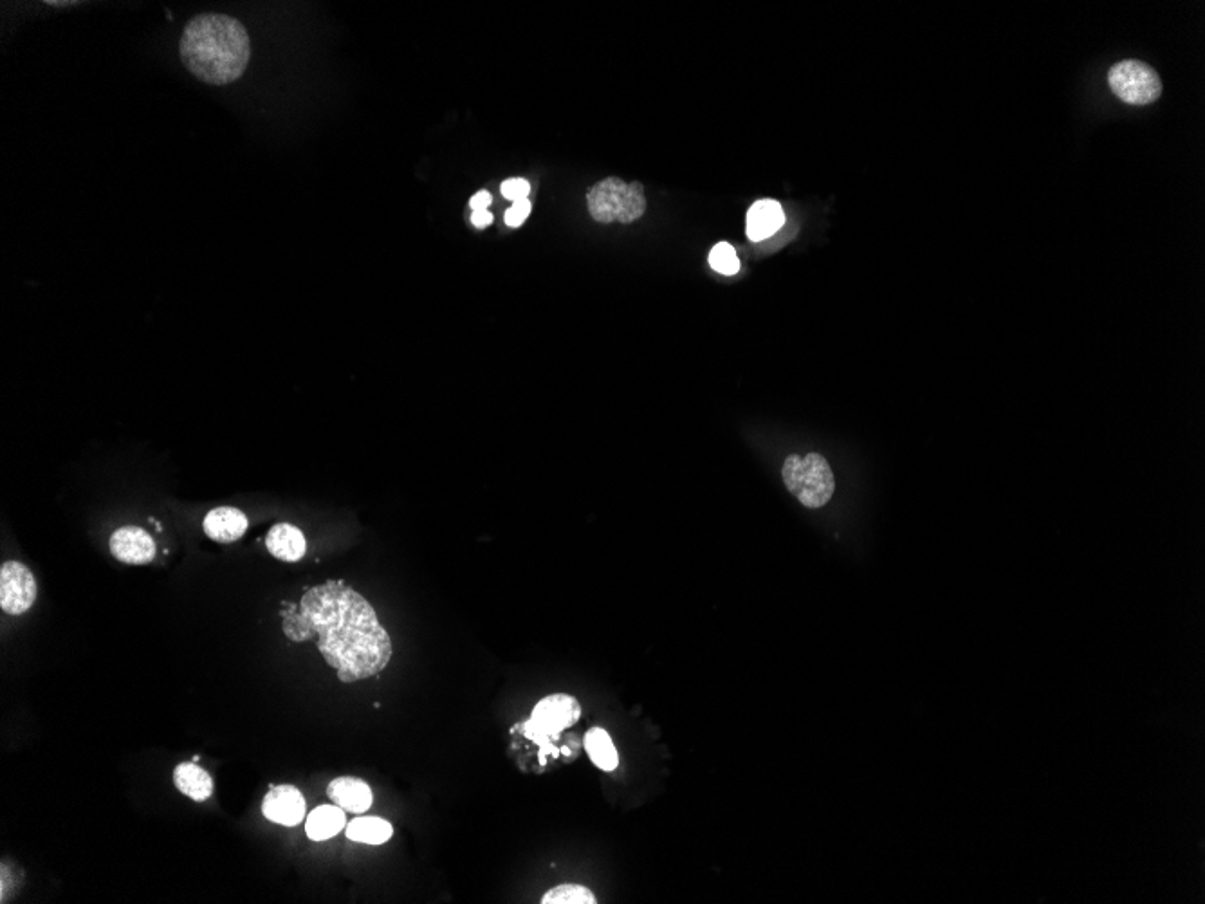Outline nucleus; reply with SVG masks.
<instances>
[{"mask_svg": "<svg viewBox=\"0 0 1205 904\" xmlns=\"http://www.w3.org/2000/svg\"><path fill=\"white\" fill-rule=\"evenodd\" d=\"M262 814L266 816L267 820L278 823V825L295 827L304 820V794L300 789H296L295 785H275L264 796Z\"/></svg>", "mask_w": 1205, "mask_h": 904, "instance_id": "0eeeda50", "label": "nucleus"}, {"mask_svg": "<svg viewBox=\"0 0 1205 904\" xmlns=\"http://www.w3.org/2000/svg\"><path fill=\"white\" fill-rule=\"evenodd\" d=\"M626 183L619 177H608L592 186L587 194V204L592 219L610 224L619 219L625 201Z\"/></svg>", "mask_w": 1205, "mask_h": 904, "instance_id": "1a4fd4ad", "label": "nucleus"}, {"mask_svg": "<svg viewBox=\"0 0 1205 904\" xmlns=\"http://www.w3.org/2000/svg\"><path fill=\"white\" fill-rule=\"evenodd\" d=\"M782 477L785 488L789 489L805 508H823L834 497V473L827 459L819 453L789 455L783 462Z\"/></svg>", "mask_w": 1205, "mask_h": 904, "instance_id": "7ed1b4c3", "label": "nucleus"}, {"mask_svg": "<svg viewBox=\"0 0 1205 904\" xmlns=\"http://www.w3.org/2000/svg\"><path fill=\"white\" fill-rule=\"evenodd\" d=\"M280 618L289 641L307 643L318 637V650L341 683L381 674L394 654L376 610L341 580L309 589L300 603H284Z\"/></svg>", "mask_w": 1205, "mask_h": 904, "instance_id": "f257e3e1", "label": "nucleus"}, {"mask_svg": "<svg viewBox=\"0 0 1205 904\" xmlns=\"http://www.w3.org/2000/svg\"><path fill=\"white\" fill-rule=\"evenodd\" d=\"M38 587L33 572L24 563L6 562L0 567V607L11 616L28 612L37 601Z\"/></svg>", "mask_w": 1205, "mask_h": 904, "instance_id": "423d86ee", "label": "nucleus"}, {"mask_svg": "<svg viewBox=\"0 0 1205 904\" xmlns=\"http://www.w3.org/2000/svg\"><path fill=\"white\" fill-rule=\"evenodd\" d=\"M47 6H58V8H62V6H71V4H67V2H47Z\"/></svg>", "mask_w": 1205, "mask_h": 904, "instance_id": "393cba45", "label": "nucleus"}, {"mask_svg": "<svg viewBox=\"0 0 1205 904\" xmlns=\"http://www.w3.org/2000/svg\"><path fill=\"white\" fill-rule=\"evenodd\" d=\"M644 210H646V197H644L643 185L630 183L626 186L625 201H623V208H621L617 222L630 224V222L637 221L643 215Z\"/></svg>", "mask_w": 1205, "mask_h": 904, "instance_id": "6ab92c4d", "label": "nucleus"}, {"mask_svg": "<svg viewBox=\"0 0 1205 904\" xmlns=\"http://www.w3.org/2000/svg\"><path fill=\"white\" fill-rule=\"evenodd\" d=\"M394 834V829L390 825V821L376 816H365V818H356L350 821L345 829V836L350 841L356 843H365V845H383L387 843Z\"/></svg>", "mask_w": 1205, "mask_h": 904, "instance_id": "f3484780", "label": "nucleus"}, {"mask_svg": "<svg viewBox=\"0 0 1205 904\" xmlns=\"http://www.w3.org/2000/svg\"><path fill=\"white\" fill-rule=\"evenodd\" d=\"M111 553L116 560L129 565H147L156 558V542L141 527H120L112 533Z\"/></svg>", "mask_w": 1205, "mask_h": 904, "instance_id": "6e6552de", "label": "nucleus"}, {"mask_svg": "<svg viewBox=\"0 0 1205 904\" xmlns=\"http://www.w3.org/2000/svg\"><path fill=\"white\" fill-rule=\"evenodd\" d=\"M179 55L184 67L204 84H233L248 69V29L228 15L201 13L186 24Z\"/></svg>", "mask_w": 1205, "mask_h": 904, "instance_id": "f03ea898", "label": "nucleus"}, {"mask_svg": "<svg viewBox=\"0 0 1205 904\" xmlns=\"http://www.w3.org/2000/svg\"><path fill=\"white\" fill-rule=\"evenodd\" d=\"M709 266L722 275H736L740 269V262H738L733 246L727 242H720L709 253Z\"/></svg>", "mask_w": 1205, "mask_h": 904, "instance_id": "aec40b11", "label": "nucleus"}, {"mask_svg": "<svg viewBox=\"0 0 1205 904\" xmlns=\"http://www.w3.org/2000/svg\"><path fill=\"white\" fill-rule=\"evenodd\" d=\"M596 895L587 886L558 885L542 897V904H596Z\"/></svg>", "mask_w": 1205, "mask_h": 904, "instance_id": "a211bd4d", "label": "nucleus"}, {"mask_svg": "<svg viewBox=\"0 0 1205 904\" xmlns=\"http://www.w3.org/2000/svg\"><path fill=\"white\" fill-rule=\"evenodd\" d=\"M329 800L336 803L345 812L352 814H363L370 809V805L374 802V794L370 785L354 776H341L332 780L327 787Z\"/></svg>", "mask_w": 1205, "mask_h": 904, "instance_id": "9d476101", "label": "nucleus"}, {"mask_svg": "<svg viewBox=\"0 0 1205 904\" xmlns=\"http://www.w3.org/2000/svg\"><path fill=\"white\" fill-rule=\"evenodd\" d=\"M531 210H533V204H531L529 199H525V201H518V203H513V206H511L506 213L507 226H511V228H518V226H522V224L525 222V219L531 215Z\"/></svg>", "mask_w": 1205, "mask_h": 904, "instance_id": "4be33fe9", "label": "nucleus"}, {"mask_svg": "<svg viewBox=\"0 0 1205 904\" xmlns=\"http://www.w3.org/2000/svg\"><path fill=\"white\" fill-rule=\"evenodd\" d=\"M174 784L179 793L192 798L194 802H206L215 789L210 773L195 762H184L175 767Z\"/></svg>", "mask_w": 1205, "mask_h": 904, "instance_id": "4468645a", "label": "nucleus"}, {"mask_svg": "<svg viewBox=\"0 0 1205 904\" xmlns=\"http://www.w3.org/2000/svg\"><path fill=\"white\" fill-rule=\"evenodd\" d=\"M580 719L581 704L578 699L567 693H554L543 697L534 706L531 720L525 722L522 731L527 737L538 740V744H543V740L560 735Z\"/></svg>", "mask_w": 1205, "mask_h": 904, "instance_id": "39448f33", "label": "nucleus"}, {"mask_svg": "<svg viewBox=\"0 0 1205 904\" xmlns=\"http://www.w3.org/2000/svg\"><path fill=\"white\" fill-rule=\"evenodd\" d=\"M585 751L589 753L592 764L605 773L616 771L619 766L616 746L603 728H590L585 733Z\"/></svg>", "mask_w": 1205, "mask_h": 904, "instance_id": "dca6fc26", "label": "nucleus"}, {"mask_svg": "<svg viewBox=\"0 0 1205 904\" xmlns=\"http://www.w3.org/2000/svg\"><path fill=\"white\" fill-rule=\"evenodd\" d=\"M500 190H502V195L506 199L513 201V203H518V201H525L527 199V195L531 192V185H529V181H525L522 177H515V179L504 181Z\"/></svg>", "mask_w": 1205, "mask_h": 904, "instance_id": "412c9836", "label": "nucleus"}, {"mask_svg": "<svg viewBox=\"0 0 1205 904\" xmlns=\"http://www.w3.org/2000/svg\"><path fill=\"white\" fill-rule=\"evenodd\" d=\"M491 201H493V197H491V194H489L488 190H480V192H477V194L473 195V197L470 199L471 210H473V212H477V210H488V206L491 204Z\"/></svg>", "mask_w": 1205, "mask_h": 904, "instance_id": "5701e85b", "label": "nucleus"}, {"mask_svg": "<svg viewBox=\"0 0 1205 904\" xmlns=\"http://www.w3.org/2000/svg\"><path fill=\"white\" fill-rule=\"evenodd\" d=\"M783 222H785V213L778 201H773V199L758 201L747 212V237L753 242L769 239L782 228Z\"/></svg>", "mask_w": 1205, "mask_h": 904, "instance_id": "f8f14e48", "label": "nucleus"}, {"mask_svg": "<svg viewBox=\"0 0 1205 904\" xmlns=\"http://www.w3.org/2000/svg\"><path fill=\"white\" fill-rule=\"evenodd\" d=\"M343 809L338 805H320L316 807L305 825V832L309 836V840L325 841L331 840L336 834H340L347 821Z\"/></svg>", "mask_w": 1205, "mask_h": 904, "instance_id": "2eb2a0df", "label": "nucleus"}, {"mask_svg": "<svg viewBox=\"0 0 1205 904\" xmlns=\"http://www.w3.org/2000/svg\"><path fill=\"white\" fill-rule=\"evenodd\" d=\"M1108 84L1119 100L1135 107L1150 105L1162 93L1159 74L1141 60H1124L1115 64L1108 73Z\"/></svg>", "mask_w": 1205, "mask_h": 904, "instance_id": "20e7f679", "label": "nucleus"}, {"mask_svg": "<svg viewBox=\"0 0 1205 904\" xmlns=\"http://www.w3.org/2000/svg\"><path fill=\"white\" fill-rule=\"evenodd\" d=\"M266 547L276 560L293 563L304 558L307 542H305L304 533L298 527L291 526V524H276L267 533Z\"/></svg>", "mask_w": 1205, "mask_h": 904, "instance_id": "ddd939ff", "label": "nucleus"}, {"mask_svg": "<svg viewBox=\"0 0 1205 904\" xmlns=\"http://www.w3.org/2000/svg\"><path fill=\"white\" fill-rule=\"evenodd\" d=\"M248 526V517L240 509L230 506L212 509L203 524L206 536L219 544L237 542L248 531Z\"/></svg>", "mask_w": 1205, "mask_h": 904, "instance_id": "9b49d317", "label": "nucleus"}, {"mask_svg": "<svg viewBox=\"0 0 1205 904\" xmlns=\"http://www.w3.org/2000/svg\"><path fill=\"white\" fill-rule=\"evenodd\" d=\"M491 222H493V215L488 210H477V212H473V215H471V224L477 230L488 228V226H491Z\"/></svg>", "mask_w": 1205, "mask_h": 904, "instance_id": "b1692460", "label": "nucleus"}]
</instances>
